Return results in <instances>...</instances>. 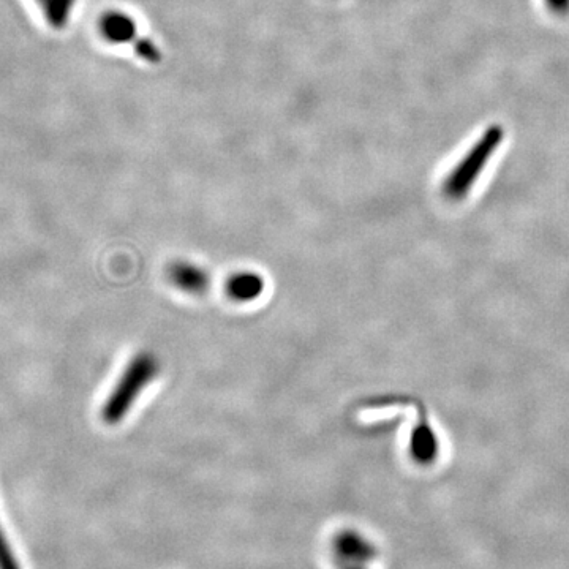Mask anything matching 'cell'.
I'll return each mask as SVG.
<instances>
[{
  "mask_svg": "<svg viewBox=\"0 0 569 569\" xmlns=\"http://www.w3.org/2000/svg\"><path fill=\"white\" fill-rule=\"evenodd\" d=\"M166 272L174 287L195 296L206 293L211 283L208 271L192 261H173Z\"/></svg>",
  "mask_w": 569,
  "mask_h": 569,
  "instance_id": "4",
  "label": "cell"
},
{
  "mask_svg": "<svg viewBox=\"0 0 569 569\" xmlns=\"http://www.w3.org/2000/svg\"><path fill=\"white\" fill-rule=\"evenodd\" d=\"M160 374V362L152 353L141 351L127 364L116 386L103 405L102 418L106 424H119L132 411L144 389Z\"/></svg>",
  "mask_w": 569,
  "mask_h": 569,
  "instance_id": "2",
  "label": "cell"
},
{
  "mask_svg": "<svg viewBox=\"0 0 569 569\" xmlns=\"http://www.w3.org/2000/svg\"><path fill=\"white\" fill-rule=\"evenodd\" d=\"M0 569H21L2 527H0Z\"/></svg>",
  "mask_w": 569,
  "mask_h": 569,
  "instance_id": "7",
  "label": "cell"
},
{
  "mask_svg": "<svg viewBox=\"0 0 569 569\" xmlns=\"http://www.w3.org/2000/svg\"><path fill=\"white\" fill-rule=\"evenodd\" d=\"M331 549L334 565L353 563L370 566L378 557L377 546L355 528L339 530L332 538Z\"/></svg>",
  "mask_w": 569,
  "mask_h": 569,
  "instance_id": "3",
  "label": "cell"
},
{
  "mask_svg": "<svg viewBox=\"0 0 569 569\" xmlns=\"http://www.w3.org/2000/svg\"><path fill=\"white\" fill-rule=\"evenodd\" d=\"M505 140V129L500 124H492L484 130L464 157L449 171L441 184V193L449 201L464 200L472 192L490 160L494 159Z\"/></svg>",
  "mask_w": 569,
  "mask_h": 569,
  "instance_id": "1",
  "label": "cell"
},
{
  "mask_svg": "<svg viewBox=\"0 0 569 569\" xmlns=\"http://www.w3.org/2000/svg\"><path fill=\"white\" fill-rule=\"evenodd\" d=\"M547 10L558 18L569 15V0H544Z\"/></svg>",
  "mask_w": 569,
  "mask_h": 569,
  "instance_id": "8",
  "label": "cell"
},
{
  "mask_svg": "<svg viewBox=\"0 0 569 569\" xmlns=\"http://www.w3.org/2000/svg\"><path fill=\"white\" fill-rule=\"evenodd\" d=\"M337 569H369L367 565H353V563H339L336 565Z\"/></svg>",
  "mask_w": 569,
  "mask_h": 569,
  "instance_id": "9",
  "label": "cell"
},
{
  "mask_svg": "<svg viewBox=\"0 0 569 569\" xmlns=\"http://www.w3.org/2000/svg\"><path fill=\"white\" fill-rule=\"evenodd\" d=\"M225 290L233 301H255L264 293V279L257 272H236L225 283Z\"/></svg>",
  "mask_w": 569,
  "mask_h": 569,
  "instance_id": "6",
  "label": "cell"
},
{
  "mask_svg": "<svg viewBox=\"0 0 569 569\" xmlns=\"http://www.w3.org/2000/svg\"><path fill=\"white\" fill-rule=\"evenodd\" d=\"M437 435L434 429L427 424L426 419L416 424L415 429L410 435V456L415 460L416 464L429 465L434 464L438 457Z\"/></svg>",
  "mask_w": 569,
  "mask_h": 569,
  "instance_id": "5",
  "label": "cell"
}]
</instances>
